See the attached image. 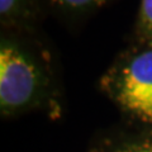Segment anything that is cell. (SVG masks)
<instances>
[{"mask_svg":"<svg viewBox=\"0 0 152 152\" xmlns=\"http://www.w3.org/2000/svg\"><path fill=\"white\" fill-rule=\"evenodd\" d=\"M102 88L128 117L152 126V41L142 38L123 52L103 76Z\"/></svg>","mask_w":152,"mask_h":152,"instance_id":"cell-1","label":"cell"},{"mask_svg":"<svg viewBox=\"0 0 152 152\" xmlns=\"http://www.w3.org/2000/svg\"><path fill=\"white\" fill-rule=\"evenodd\" d=\"M46 88V75L36 58L17 42L3 39L0 48V108L14 114L36 105Z\"/></svg>","mask_w":152,"mask_h":152,"instance_id":"cell-2","label":"cell"},{"mask_svg":"<svg viewBox=\"0 0 152 152\" xmlns=\"http://www.w3.org/2000/svg\"><path fill=\"white\" fill-rule=\"evenodd\" d=\"M94 152H152V131L134 137L107 142Z\"/></svg>","mask_w":152,"mask_h":152,"instance_id":"cell-3","label":"cell"},{"mask_svg":"<svg viewBox=\"0 0 152 152\" xmlns=\"http://www.w3.org/2000/svg\"><path fill=\"white\" fill-rule=\"evenodd\" d=\"M31 0H0V17L5 24H15L28 15Z\"/></svg>","mask_w":152,"mask_h":152,"instance_id":"cell-4","label":"cell"},{"mask_svg":"<svg viewBox=\"0 0 152 152\" xmlns=\"http://www.w3.org/2000/svg\"><path fill=\"white\" fill-rule=\"evenodd\" d=\"M138 28L142 38L152 41V0H141Z\"/></svg>","mask_w":152,"mask_h":152,"instance_id":"cell-5","label":"cell"},{"mask_svg":"<svg viewBox=\"0 0 152 152\" xmlns=\"http://www.w3.org/2000/svg\"><path fill=\"white\" fill-rule=\"evenodd\" d=\"M55 5L71 12H83L105 4L108 0H51Z\"/></svg>","mask_w":152,"mask_h":152,"instance_id":"cell-6","label":"cell"}]
</instances>
